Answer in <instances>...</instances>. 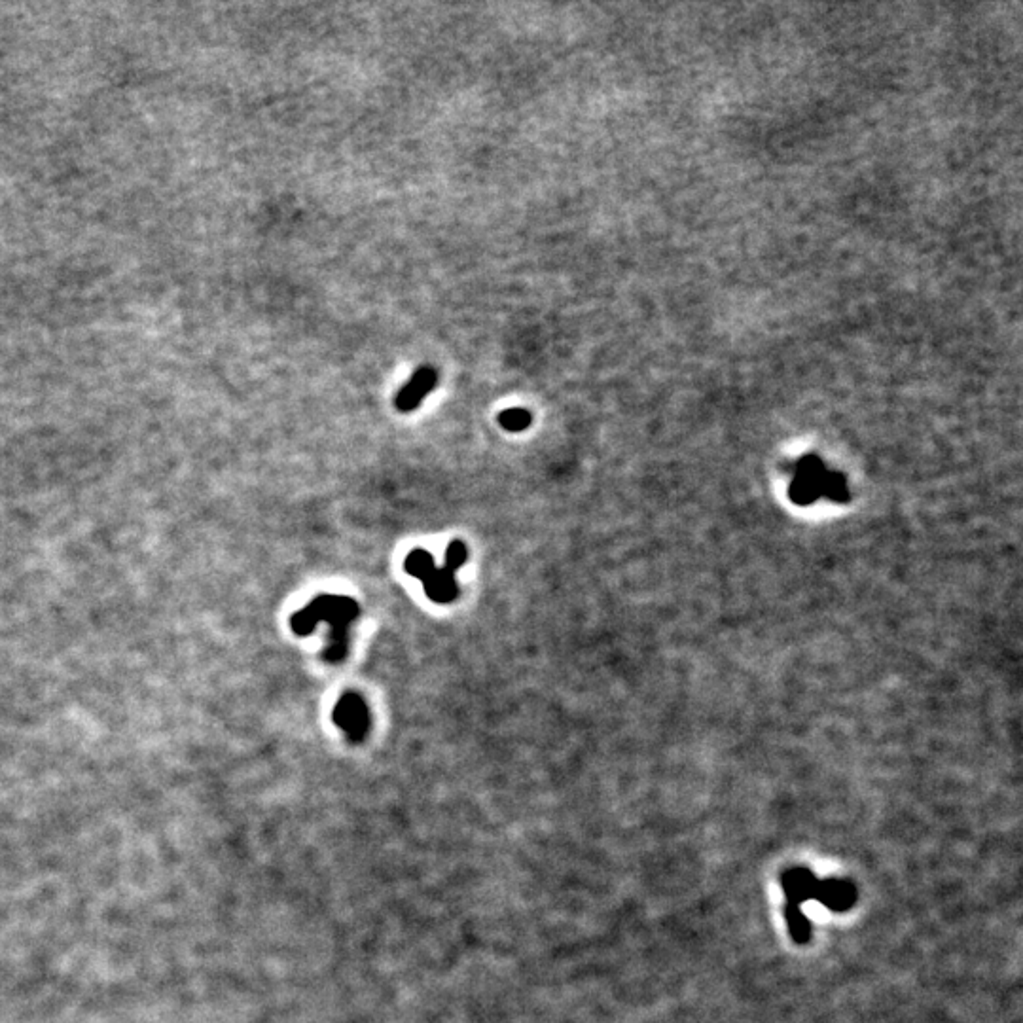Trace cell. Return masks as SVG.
Returning a JSON list of instances; mask_svg holds the SVG:
<instances>
[{
	"instance_id": "6da1fadb",
	"label": "cell",
	"mask_w": 1023,
	"mask_h": 1023,
	"mask_svg": "<svg viewBox=\"0 0 1023 1023\" xmlns=\"http://www.w3.org/2000/svg\"><path fill=\"white\" fill-rule=\"evenodd\" d=\"M307 609L313 612L317 624H328L330 633L328 645L324 648V658L330 664H338L347 656L349 628L359 618V605L343 595H319L307 605Z\"/></svg>"
},
{
	"instance_id": "7a4b0ae2",
	"label": "cell",
	"mask_w": 1023,
	"mask_h": 1023,
	"mask_svg": "<svg viewBox=\"0 0 1023 1023\" xmlns=\"http://www.w3.org/2000/svg\"><path fill=\"white\" fill-rule=\"evenodd\" d=\"M332 718L338 724L341 732L351 741H362L368 734V728H370L368 707L355 692H347L341 696L334 707Z\"/></svg>"
},
{
	"instance_id": "3957f363",
	"label": "cell",
	"mask_w": 1023,
	"mask_h": 1023,
	"mask_svg": "<svg viewBox=\"0 0 1023 1023\" xmlns=\"http://www.w3.org/2000/svg\"><path fill=\"white\" fill-rule=\"evenodd\" d=\"M438 385V374L431 366L419 368L412 379L398 391L396 395V410L402 413H410L421 406L425 396L434 391Z\"/></svg>"
},
{
	"instance_id": "277c9868",
	"label": "cell",
	"mask_w": 1023,
	"mask_h": 1023,
	"mask_svg": "<svg viewBox=\"0 0 1023 1023\" xmlns=\"http://www.w3.org/2000/svg\"><path fill=\"white\" fill-rule=\"evenodd\" d=\"M423 588L427 597L434 603H451L459 595L455 575H451L446 569H434L431 575L423 580Z\"/></svg>"
},
{
	"instance_id": "5b68a950",
	"label": "cell",
	"mask_w": 1023,
	"mask_h": 1023,
	"mask_svg": "<svg viewBox=\"0 0 1023 1023\" xmlns=\"http://www.w3.org/2000/svg\"><path fill=\"white\" fill-rule=\"evenodd\" d=\"M404 569H406V573H410L423 582L436 569L434 557L427 550H413L404 561Z\"/></svg>"
},
{
	"instance_id": "8992f818",
	"label": "cell",
	"mask_w": 1023,
	"mask_h": 1023,
	"mask_svg": "<svg viewBox=\"0 0 1023 1023\" xmlns=\"http://www.w3.org/2000/svg\"><path fill=\"white\" fill-rule=\"evenodd\" d=\"M533 421V415L523 408H510L499 415V423L504 431L521 432L525 431Z\"/></svg>"
},
{
	"instance_id": "52a82bcc",
	"label": "cell",
	"mask_w": 1023,
	"mask_h": 1023,
	"mask_svg": "<svg viewBox=\"0 0 1023 1023\" xmlns=\"http://www.w3.org/2000/svg\"><path fill=\"white\" fill-rule=\"evenodd\" d=\"M468 552L467 546L461 542V540H453L444 554V567L448 573L455 575L465 563H467Z\"/></svg>"
},
{
	"instance_id": "ba28073f",
	"label": "cell",
	"mask_w": 1023,
	"mask_h": 1023,
	"mask_svg": "<svg viewBox=\"0 0 1023 1023\" xmlns=\"http://www.w3.org/2000/svg\"><path fill=\"white\" fill-rule=\"evenodd\" d=\"M290 626L294 629V633H298V635H302V637H304V635H309L311 631H315V628H317V620H315L313 612L309 611L307 607H304L302 611H298L294 614V616H292Z\"/></svg>"
}]
</instances>
